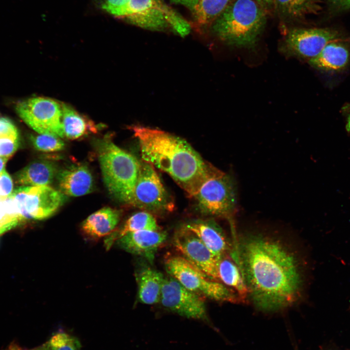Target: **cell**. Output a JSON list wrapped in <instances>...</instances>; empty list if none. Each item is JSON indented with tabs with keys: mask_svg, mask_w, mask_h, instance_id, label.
<instances>
[{
	"mask_svg": "<svg viewBox=\"0 0 350 350\" xmlns=\"http://www.w3.org/2000/svg\"><path fill=\"white\" fill-rule=\"evenodd\" d=\"M16 110L19 117L39 134L64 137L62 106L56 101L45 97L31 98L19 102Z\"/></svg>",
	"mask_w": 350,
	"mask_h": 350,
	"instance_id": "9",
	"label": "cell"
},
{
	"mask_svg": "<svg viewBox=\"0 0 350 350\" xmlns=\"http://www.w3.org/2000/svg\"><path fill=\"white\" fill-rule=\"evenodd\" d=\"M8 158L0 157V175L5 170V165Z\"/></svg>",
	"mask_w": 350,
	"mask_h": 350,
	"instance_id": "37",
	"label": "cell"
},
{
	"mask_svg": "<svg viewBox=\"0 0 350 350\" xmlns=\"http://www.w3.org/2000/svg\"><path fill=\"white\" fill-rule=\"evenodd\" d=\"M167 238V233L161 230H143L127 233L116 242L124 250L142 257L152 263L157 251Z\"/></svg>",
	"mask_w": 350,
	"mask_h": 350,
	"instance_id": "14",
	"label": "cell"
},
{
	"mask_svg": "<svg viewBox=\"0 0 350 350\" xmlns=\"http://www.w3.org/2000/svg\"><path fill=\"white\" fill-rule=\"evenodd\" d=\"M121 211L104 207L88 216L82 223L81 230L87 239L96 241L114 231L120 220Z\"/></svg>",
	"mask_w": 350,
	"mask_h": 350,
	"instance_id": "18",
	"label": "cell"
},
{
	"mask_svg": "<svg viewBox=\"0 0 350 350\" xmlns=\"http://www.w3.org/2000/svg\"><path fill=\"white\" fill-rule=\"evenodd\" d=\"M11 196L25 220H41L53 215L65 202L66 196L49 186H21Z\"/></svg>",
	"mask_w": 350,
	"mask_h": 350,
	"instance_id": "8",
	"label": "cell"
},
{
	"mask_svg": "<svg viewBox=\"0 0 350 350\" xmlns=\"http://www.w3.org/2000/svg\"><path fill=\"white\" fill-rule=\"evenodd\" d=\"M262 6H269L273 4V0H255Z\"/></svg>",
	"mask_w": 350,
	"mask_h": 350,
	"instance_id": "38",
	"label": "cell"
},
{
	"mask_svg": "<svg viewBox=\"0 0 350 350\" xmlns=\"http://www.w3.org/2000/svg\"><path fill=\"white\" fill-rule=\"evenodd\" d=\"M234 241L229 254L257 309L274 312L299 301L305 285V267L292 245L262 231L245 233Z\"/></svg>",
	"mask_w": 350,
	"mask_h": 350,
	"instance_id": "1",
	"label": "cell"
},
{
	"mask_svg": "<svg viewBox=\"0 0 350 350\" xmlns=\"http://www.w3.org/2000/svg\"><path fill=\"white\" fill-rule=\"evenodd\" d=\"M128 0H98L101 8L108 13L111 10L124 4Z\"/></svg>",
	"mask_w": 350,
	"mask_h": 350,
	"instance_id": "31",
	"label": "cell"
},
{
	"mask_svg": "<svg viewBox=\"0 0 350 350\" xmlns=\"http://www.w3.org/2000/svg\"><path fill=\"white\" fill-rule=\"evenodd\" d=\"M231 0H198L192 12L198 28L211 25Z\"/></svg>",
	"mask_w": 350,
	"mask_h": 350,
	"instance_id": "24",
	"label": "cell"
},
{
	"mask_svg": "<svg viewBox=\"0 0 350 350\" xmlns=\"http://www.w3.org/2000/svg\"><path fill=\"white\" fill-rule=\"evenodd\" d=\"M143 161L168 174L191 197L209 177L213 166L183 139L158 129L133 126Z\"/></svg>",
	"mask_w": 350,
	"mask_h": 350,
	"instance_id": "2",
	"label": "cell"
},
{
	"mask_svg": "<svg viewBox=\"0 0 350 350\" xmlns=\"http://www.w3.org/2000/svg\"><path fill=\"white\" fill-rule=\"evenodd\" d=\"M193 197L199 210L206 215L225 217L231 221L236 210L233 178L213 166L209 177Z\"/></svg>",
	"mask_w": 350,
	"mask_h": 350,
	"instance_id": "7",
	"label": "cell"
},
{
	"mask_svg": "<svg viewBox=\"0 0 350 350\" xmlns=\"http://www.w3.org/2000/svg\"><path fill=\"white\" fill-rule=\"evenodd\" d=\"M164 279V275L157 270L148 266L142 267L137 275L139 301L148 305L159 302Z\"/></svg>",
	"mask_w": 350,
	"mask_h": 350,
	"instance_id": "20",
	"label": "cell"
},
{
	"mask_svg": "<svg viewBox=\"0 0 350 350\" xmlns=\"http://www.w3.org/2000/svg\"><path fill=\"white\" fill-rule=\"evenodd\" d=\"M58 172L57 165L47 160L35 161L16 173L15 182L22 186H49Z\"/></svg>",
	"mask_w": 350,
	"mask_h": 350,
	"instance_id": "19",
	"label": "cell"
},
{
	"mask_svg": "<svg viewBox=\"0 0 350 350\" xmlns=\"http://www.w3.org/2000/svg\"><path fill=\"white\" fill-rule=\"evenodd\" d=\"M13 183L5 170L0 175V200H6L12 193Z\"/></svg>",
	"mask_w": 350,
	"mask_h": 350,
	"instance_id": "29",
	"label": "cell"
},
{
	"mask_svg": "<svg viewBox=\"0 0 350 350\" xmlns=\"http://www.w3.org/2000/svg\"><path fill=\"white\" fill-rule=\"evenodd\" d=\"M161 230L155 217L149 212L140 211L133 214L121 227L115 229L104 240L106 250L124 235L140 230Z\"/></svg>",
	"mask_w": 350,
	"mask_h": 350,
	"instance_id": "21",
	"label": "cell"
},
{
	"mask_svg": "<svg viewBox=\"0 0 350 350\" xmlns=\"http://www.w3.org/2000/svg\"><path fill=\"white\" fill-rule=\"evenodd\" d=\"M95 148L105 185L118 201L130 204L140 161L117 146L109 136L98 140Z\"/></svg>",
	"mask_w": 350,
	"mask_h": 350,
	"instance_id": "4",
	"label": "cell"
},
{
	"mask_svg": "<svg viewBox=\"0 0 350 350\" xmlns=\"http://www.w3.org/2000/svg\"><path fill=\"white\" fill-rule=\"evenodd\" d=\"M108 13L149 30H170L182 36L191 30L190 24L162 0H128Z\"/></svg>",
	"mask_w": 350,
	"mask_h": 350,
	"instance_id": "5",
	"label": "cell"
},
{
	"mask_svg": "<svg viewBox=\"0 0 350 350\" xmlns=\"http://www.w3.org/2000/svg\"><path fill=\"white\" fill-rule=\"evenodd\" d=\"M30 140L35 149L42 152L59 151L65 147V143L60 138L52 135H32Z\"/></svg>",
	"mask_w": 350,
	"mask_h": 350,
	"instance_id": "26",
	"label": "cell"
},
{
	"mask_svg": "<svg viewBox=\"0 0 350 350\" xmlns=\"http://www.w3.org/2000/svg\"><path fill=\"white\" fill-rule=\"evenodd\" d=\"M19 224V222L13 219L6 214L3 202L0 200V236Z\"/></svg>",
	"mask_w": 350,
	"mask_h": 350,
	"instance_id": "30",
	"label": "cell"
},
{
	"mask_svg": "<svg viewBox=\"0 0 350 350\" xmlns=\"http://www.w3.org/2000/svg\"><path fill=\"white\" fill-rule=\"evenodd\" d=\"M58 186L66 195L80 196L93 191L94 181L88 167L83 164L72 165L58 171Z\"/></svg>",
	"mask_w": 350,
	"mask_h": 350,
	"instance_id": "16",
	"label": "cell"
},
{
	"mask_svg": "<svg viewBox=\"0 0 350 350\" xmlns=\"http://www.w3.org/2000/svg\"><path fill=\"white\" fill-rule=\"evenodd\" d=\"M30 350H51L48 341L42 344L41 345L31 349Z\"/></svg>",
	"mask_w": 350,
	"mask_h": 350,
	"instance_id": "35",
	"label": "cell"
},
{
	"mask_svg": "<svg viewBox=\"0 0 350 350\" xmlns=\"http://www.w3.org/2000/svg\"><path fill=\"white\" fill-rule=\"evenodd\" d=\"M165 266L168 274L189 290L218 302H243L237 293L220 281L210 279L181 256L167 258Z\"/></svg>",
	"mask_w": 350,
	"mask_h": 350,
	"instance_id": "6",
	"label": "cell"
},
{
	"mask_svg": "<svg viewBox=\"0 0 350 350\" xmlns=\"http://www.w3.org/2000/svg\"><path fill=\"white\" fill-rule=\"evenodd\" d=\"M266 23L265 12L255 0H231L211 26L226 44L249 47L258 41Z\"/></svg>",
	"mask_w": 350,
	"mask_h": 350,
	"instance_id": "3",
	"label": "cell"
},
{
	"mask_svg": "<svg viewBox=\"0 0 350 350\" xmlns=\"http://www.w3.org/2000/svg\"><path fill=\"white\" fill-rule=\"evenodd\" d=\"M48 342L51 350H81L77 338L62 331L52 335Z\"/></svg>",
	"mask_w": 350,
	"mask_h": 350,
	"instance_id": "27",
	"label": "cell"
},
{
	"mask_svg": "<svg viewBox=\"0 0 350 350\" xmlns=\"http://www.w3.org/2000/svg\"><path fill=\"white\" fill-rule=\"evenodd\" d=\"M3 350H26L20 347L16 343H11L7 348Z\"/></svg>",
	"mask_w": 350,
	"mask_h": 350,
	"instance_id": "36",
	"label": "cell"
},
{
	"mask_svg": "<svg viewBox=\"0 0 350 350\" xmlns=\"http://www.w3.org/2000/svg\"><path fill=\"white\" fill-rule=\"evenodd\" d=\"M19 136L0 135V157L9 158L19 147Z\"/></svg>",
	"mask_w": 350,
	"mask_h": 350,
	"instance_id": "28",
	"label": "cell"
},
{
	"mask_svg": "<svg viewBox=\"0 0 350 350\" xmlns=\"http://www.w3.org/2000/svg\"><path fill=\"white\" fill-rule=\"evenodd\" d=\"M173 243L181 256L210 279L220 281L218 273L219 260L195 234L182 226L175 233Z\"/></svg>",
	"mask_w": 350,
	"mask_h": 350,
	"instance_id": "13",
	"label": "cell"
},
{
	"mask_svg": "<svg viewBox=\"0 0 350 350\" xmlns=\"http://www.w3.org/2000/svg\"><path fill=\"white\" fill-rule=\"evenodd\" d=\"M183 227L195 234L218 260L229 253L231 245L213 220H193Z\"/></svg>",
	"mask_w": 350,
	"mask_h": 350,
	"instance_id": "15",
	"label": "cell"
},
{
	"mask_svg": "<svg viewBox=\"0 0 350 350\" xmlns=\"http://www.w3.org/2000/svg\"><path fill=\"white\" fill-rule=\"evenodd\" d=\"M218 273L220 281L235 290L243 302L248 297V291L239 267L232 260L224 256L218 261Z\"/></svg>",
	"mask_w": 350,
	"mask_h": 350,
	"instance_id": "23",
	"label": "cell"
},
{
	"mask_svg": "<svg viewBox=\"0 0 350 350\" xmlns=\"http://www.w3.org/2000/svg\"><path fill=\"white\" fill-rule=\"evenodd\" d=\"M172 2L181 4L190 9L192 12L195 7L198 0H170Z\"/></svg>",
	"mask_w": 350,
	"mask_h": 350,
	"instance_id": "33",
	"label": "cell"
},
{
	"mask_svg": "<svg viewBox=\"0 0 350 350\" xmlns=\"http://www.w3.org/2000/svg\"><path fill=\"white\" fill-rule=\"evenodd\" d=\"M332 5L341 10H350V0H330Z\"/></svg>",
	"mask_w": 350,
	"mask_h": 350,
	"instance_id": "32",
	"label": "cell"
},
{
	"mask_svg": "<svg viewBox=\"0 0 350 350\" xmlns=\"http://www.w3.org/2000/svg\"><path fill=\"white\" fill-rule=\"evenodd\" d=\"M350 61V47L339 39L329 42L315 57L308 60L311 66L324 71L345 69Z\"/></svg>",
	"mask_w": 350,
	"mask_h": 350,
	"instance_id": "17",
	"label": "cell"
},
{
	"mask_svg": "<svg viewBox=\"0 0 350 350\" xmlns=\"http://www.w3.org/2000/svg\"><path fill=\"white\" fill-rule=\"evenodd\" d=\"M159 302L166 309L179 315L209 322L202 297L169 275L164 277Z\"/></svg>",
	"mask_w": 350,
	"mask_h": 350,
	"instance_id": "11",
	"label": "cell"
},
{
	"mask_svg": "<svg viewBox=\"0 0 350 350\" xmlns=\"http://www.w3.org/2000/svg\"><path fill=\"white\" fill-rule=\"evenodd\" d=\"M130 205L148 212L171 211L174 205L154 167L144 161L140 167Z\"/></svg>",
	"mask_w": 350,
	"mask_h": 350,
	"instance_id": "10",
	"label": "cell"
},
{
	"mask_svg": "<svg viewBox=\"0 0 350 350\" xmlns=\"http://www.w3.org/2000/svg\"><path fill=\"white\" fill-rule=\"evenodd\" d=\"M311 0H273L278 12L289 19L299 18L309 10Z\"/></svg>",
	"mask_w": 350,
	"mask_h": 350,
	"instance_id": "25",
	"label": "cell"
},
{
	"mask_svg": "<svg viewBox=\"0 0 350 350\" xmlns=\"http://www.w3.org/2000/svg\"><path fill=\"white\" fill-rule=\"evenodd\" d=\"M339 36L337 31L329 28H293L286 35L284 49L288 54L309 60Z\"/></svg>",
	"mask_w": 350,
	"mask_h": 350,
	"instance_id": "12",
	"label": "cell"
},
{
	"mask_svg": "<svg viewBox=\"0 0 350 350\" xmlns=\"http://www.w3.org/2000/svg\"><path fill=\"white\" fill-rule=\"evenodd\" d=\"M62 124L65 136L76 140L90 133H96L98 127L91 121L86 119L66 104H62Z\"/></svg>",
	"mask_w": 350,
	"mask_h": 350,
	"instance_id": "22",
	"label": "cell"
},
{
	"mask_svg": "<svg viewBox=\"0 0 350 350\" xmlns=\"http://www.w3.org/2000/svg\"><path fill=\"white\" fill-rule=\"evenodd\" d=\"M342 110L346 117V129L350 133V103H347L344 105Z\"/></svg>",
	"mask_w": 350,
	"mask_h": 350,
	"instance_id": "34",
	"label": "cell"
}]
</instances>
